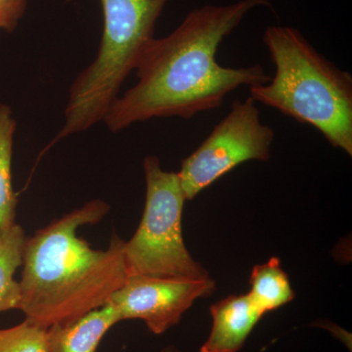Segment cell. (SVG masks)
<instances>
[{
	"instance_id": "obj_1",
	"label": "cell",
	"mask_w": 352,
	"mask_h": 352,
	"mask_svg": "<svg viewBox=\"0 0 352 352\" xmlns=\"http://www.w3.org/2000/svg\"><path fill=\"white\" fill-rule=\"evenodd\" d=\"M267 0H239L199 7L163 38H153L139 60L138 82L118 97L103 122L112 132L155 118H193L219 108L231 92L270 80L261 65L226 68L217 61L220 44L245 16Z\"/></svg>"
},
{
	"instance_id": "obj_4",
	"label": "cell",
	"mask_w": 352,
	"mask_h": 352,
	"mask_svg": "<svg viewBox=\"0 0 352 352\" xmlns=\"http://www.w3.org/2000/svg\"><path fill=\"white\" fill-rule=\"evenodd\" d=\"M103 32L96 59L69 90L65 122L56 141L104 120L120 88L155 38V25L168 0H100Z\"/></svg>"
},
{
	"instance_id": "obj_3",
	"label": "cell",
	"mask_w": 352,
	"mask_h": 352,
	"mask_svg": "<svg viewBox=\"0 0 352 352\" xmlns=\"http://www.w3.org/2000/svg\"><path fill=\"white\" fill-rule=\"evenodd\" d=\"M263 43L275 75L250 87V97L314 126L333 148L352 156V76L321 55L298 30L274 25Z\"/></svg>"
},
{
	"instance_id": "obj_8",
	"label": "cell",
	"mask_w": 352,
	"mask_h": 352,
	"mask_svg": "<svg viewBox=\"0 0 352 352\" xmlns=\"http://www.w3.org/2000/svg\"><path fill=\"white\" fill-rule=\"evenodd\" d=\"M210 314L212 331L200 352H237L264 315L248 294L220 300Z\"/></svg>"
},
{
	"instance_id": "obj_14",
	"label": "cell",
	"mask_w": 352,
	"mask_h": 352,
	"mask_svg": "<svg viewBox=\"0 0 352 352\" xmlns=\"http://www.w3.org/2000/svg\"><path fill=\"white\" fill-rule=\"evenodd\" d=\"M29 0H0V31L11 34L25 15Z\"/></svg>"
},
{
	"instance_id": "obj_12",
	"label": "cell",
	"mask_w": 352,
	"mask_h": 352,
	"mask_svg": "<svg viewBox=\"0 0 352 352\" xmlns=\"http://www.w3.org/2000/svg\"><path fill=\"white\" fill-rule=\"evenodd\" d=\"M25 239L24 229L18 223L0 236V314L20 310L22 294L14 275L22 267Z\"/></svg>"
},
{
	"instance_id": "obj_10",
	"label": "cell",
	"mask_w": 352,
	"mask_h": 352,
	"mask_svg": "<svg viewBox=\"0 0 352 352\" xmlns=\"http://www.w3.org/2000/svg\"><path fill=\"white\" fill-rule=\"evenodd\" d=\"M17 124L12 109L0 104V236L15 224L18 198L13 188L12 157Z\"/></svg>"
},
{
	"instance_id": "obj_11",
	"label": "cell",
	"mask_w": 352,
	"mask_h": 352,
	"mask_svg": "<svg viewBox=\"0 0 352 352\" xmlns=\"http://www.w3.org/2000/svg\"><path fill=\"white\" fill-rule=\"evenodd\" d=\"M250 283L251 292L248 295L263 314L283 307L295 298L279 258H272L267 263L254 266Z\"/></svg>"
},
{
	"instance_id": "obj_7",
	"label": "cell",
	"mask_w": 352,
	"mask_h": 352,
	"mask_svg": "<svg viewBox=\"0 0 352 352\" xmlns=\"http://www.w3.org/2000/svg\"><path fill=\"white\" fill-rule=\"evenodd\" d=\"M214 289V280L177 279L133 275L113 294L108 303L120 320L141 319L148 329L161 335L179 323L194 302Z\"/></svg>"
},
{
	"instance_id": "obj_13",
	"label": "cell",
	"mask_w": 352,
	"mask_h": 352,
	"mask_svg": "<svg viewBox=\"0 0 352 352\" xmlns=\"http://www.w3.org/2000/svg\"><path fill=\"white\" fill-rule=\"evenodd\" d=\"M0 352H47V329L27 319L14 327L0 329Z\"/></svg>"
},
{
	"instance_id": "obj_5",
	"label": "cell",
	"mask_w": 352,
	"mask_h": 352,
	"mask_svg": "<svg viewBox=\"0 0 352 352\" xmlns=\"http://www.w3.org/2000/svg\"><path fill=\"white\" fill-rule=\"evenodd\" d=\"M146 201L142 219L124 256L127 277L133 275L177 279H208V273L189 254L182 236L184 194L177 173L162 168L159 159L143 163Z\"/></svg>"
},
{
	"instance_id": "obj_6",
	"label": "cell",
	"mask_w": 352,
	"mask_h": 352,
	"mask_svg": "<svg viewBox=\"0 0 352 352\" xmlns=\"http://www.w3.org/2000/svg\"><path fill=\"white\" fill-rule=\"evenodd\" d=\"M256 103L251 97L234 101L198 149L183 160L177 175L186 201L245 162L270 160L274 131L261 122Z\"/></svg>"
},
{
	"instance_id": "obj_2",
	"label": "cell",
	"mask_w": 352,
	"mask_h": 352,
	"mask_svg": "<svg viewBox=\"0 0 352 352\" xmlns=\"http://www.w3.org/2000/svg\"><path fill=\"white\" fill-rule=\"evenodd\" d=\"M110 210L106 201H90L27 237L20 281L25 319L45 329L73 323L108 305L124 284V241L113 234L107 249L95 250L78 236Z\"/></svg>"
},
{
	"instance_id": "obj_15",
	"label": "cell",
	"mask_w": 352,
	"mask_h": 352,
	"mask_svg": "<svg viewBox=\"0 0 352 352\" xmlns=\"http://www.w3.org/2000/svg\"><path fill=\"white\" fill-rule=\"evenodd\" d=\"M166 352H176L175 349H168Z\"/></svg>"
},
{
	"instance_id": "obj_9",
	"label": "cell",
	"mask_w": 352,
	"mask_h": 352,
	"mask_svg": "<svg viewBox=\"0 0 352 352\" xmlns=\"http://www.w3.org/2000/svg\"><path fill=\"white\" fill-rule=\"evenodd\" d=\"M110 303L66 325L47 329V352H96L111 328L120 322Z\"/></svg>"
}]
</instances>
